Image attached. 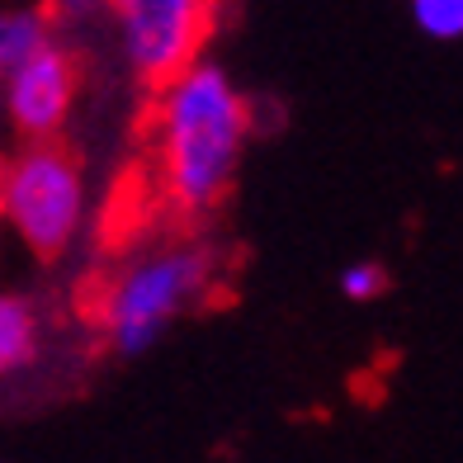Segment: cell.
<instances>
[{"mask_svg": "<svg viewBox=\"0 0 463 463\" xmlns=\"http://www.w3.org/2000/svg\"><path fill=\"white\" fill-rule=\"evenodd\" d=\"M52 19L43 0H0V80H5L19 61H29L38 48L52 43Z\"/></svg>", "mask_w": 463, "mask_h": 463, "instance_id": "obj_7", "label": "cell"}, {"mask_svg": "<svg viewBox=\"0 0 463 463\" xmlns=\"http://www.w3.org/2000/svg\"><path fill=\"white\" fill-rule=\"evenodd\" d=\"M118 57L137 86H161L194 57L213 33V0H104Z\"/></svg>", "mask_w": 463, "mask_h": 463, "instance_id": "obj_4", "label": "cell"}, {"mask_svg": "<svg viewBox=\"0 0 463 463\" xmlns=\"http://www.w3.org/2000/svg\"><path fill=\"white\" fill-rule=\"evenodd\" d=\"M0 218L38 260H61L90 218L86 165L61 137L24 142L0 165Z\"/></svg>", "mask_w": 463, "mask_h": 463, "instance_id": "obj_3", "label": "cell"}, {"mask_svg": "<svg viewBox=\"0 0 463 463\" xmlns=\"http://www.w3.org/2000/svg\"><path fill=\"white\" fill-rule=\"evenodd\" d=\"M80 95V61L67 43L38 48L29 61L0 80V114H5V128L19 142H43V137H61V128L71 123Z\"/></svg>", "mask_w": 463, "mask_h": 463, "instance_id": "obj_5", "label": "cell"}, {"mask_svg": "<svg viewBox=\"0 0 463 463\" xmlns=\"http://www.w3.org/2000/svg\"><path fill=\"white\" fill-rule=\"evenodd\" d=\"M43 345V317L38 307L14 288H0V383L14 373H24L38 360Z\"/></svg>", "mask_w": 463, "mask_h": 463, "instance_id": "obj_6", "label": "cell"}, {"mask_svg": "<svg viewBox=\"0 0 463 463\" xmlns=\"http://www.w3.org/2000/svg\"><path fill=\"white\" fill-rule=\"evenodd\" d=\"M218 284V256L203 241L156 246L114 269L95 293V326L118 360H142L161 335L189 312H199Z\"/></svg>", "mask_w": 463, "mask_h": 463, "instance_id": "obj_2", "label": "cell"}, {"mask_svg": "<svg viewBox=\"0 0 463 463\" xmlns=\"http://www.w3.org/2000/svg\"><path fill=\"white\" fill-rule=\"evenodd\" d=\"M43 10L52 19V33L57 43H80V38H95L109 29V10L104 0H43Z\"/></svg>", "mask_w": 463, "mask_h": 463, "instance_id": "obj_8", "label": "cell"}, {"mask_svg": "<svg viewBox=\"0 0 463 463\" xmlns=\"http://www.w3.org/2000/svg\"><path fill=\"white\" fill-rule=\"evenodd\" d=\"M250 133H256V104L213 57H194L152 86L146 137L161 203L189 222L218 213L237 189Z\"/></svg>", "mask_w": 463, "mask_h": 463, "instance_id": "obj_1", "label": "cell"}, {"mask_svg": "<svg viewBox=\"0 0 463 463\" xmlns=\"http://www.w3.org/2000/svg\"><path fill=\"white\" fill-rule=\"evenodd\" d=\"M407 14L416 33L430 43H458L463 38V0H407Z\"/></svg>", "mask_w": 463, "mask_h": 463, "instance_id": "obj_9", "label": "cell"}, {"mask_svg": "<svg viewBox=\"0 0 463 463\" xmlns=\"http://www.w3.org/2000/svg\"><path fill=\"white\" fill-rule=\"evenodd\" d=\"M335 288H341V298H350V303H378L392 288V275H388L383 260H350L341 269V279H335Z\"/></svg>", "mask_w": 463, "mask_h": 463, "instance_id": "obj_10", "label": "cell"}]
</instances>
